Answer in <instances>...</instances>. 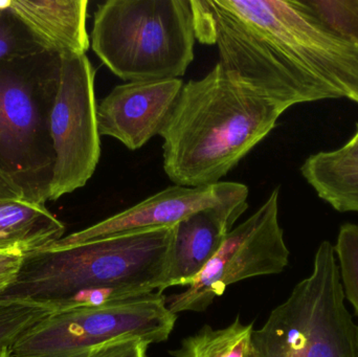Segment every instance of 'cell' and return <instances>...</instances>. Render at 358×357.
Segmentation results:
<instances>
[{
    "label": "cell",
    "instance_id": "1",
    "mask_svg": "<svg viewBox=\"0 0 358 357\" xmlns=\"http://www.w3.org/2000/svg\"><path fill=\"white\" fill-rule=\"evenodd\" d=\"M196 40L219 64L287 110L348 99L358 104V46L341 39L296 0H191Z\"/></svg>",
    "mask_w": 358,
    "mask_h": 357
},
{
    "label": "cell",
    "instance_id": "2",
    "mask_svg": "<svg viewBox=\"0 0 358 357\" xmlns=\"http://www.w3.org/2000/svg\"><path fill=\"white\" fill-rule=\"evenodd\" d=\"M284 112L217 63L208 75L183 85L159 134L165 173L174 184L191 188L222 182Z\"/></svg>",
    "mask_w": 358,
    "mask_h": 357
},
{
    "label": "cell",
    "instance_id": "3",
    "mask_svg": "<svg viewBox=\"0 0 358 357\" xmlns=\"http://www.w3.org/2000/svg\"><path fill=\"white\" fill-rule=\"evenodd\" d=\"M174 226L27 254L0 298L54 304L59 310L76 293L96 287L134 285L162 293L167 289Z\"/></svg>",
    "mask_w": 358,
    "mask_h": 357
},
{
    "label": "cell",
    "instance_id": "4",
    "mask_svg": "<svg viewBox=\"0 0 358 357\" xmlns=\"http://www.w3.org/2000/svg\"><path fill=\"white\" fill-rule=\"evenodd\" d=\"M191 0H108L94 15L90 44L126 82L180 79L194 60Z\"/></svg>",
    "mask_w": 358,
    "mask_h": 357
},
{
    "label": "cell",
    "instance_id": "5",
    "mask_svg": "<svg viewBox=\"0 0 358 357\" xmlns=\"http://www.w3.org/2000/svg\"><path fill=\"white\" fill-rule=\"evenodd\" d=\"M60 56L0 63V171L35 203L48 201L55 167L50 113Z\"/></svg>",
    "mask_w": 358,
    "mask_h": 357
},
{
    "label": "cell",
    "instance_id": "6",
    "mask_svg": "<svg viewBox=\"0 0 358 357\" xmlns=\"http://www.w3.org/2000/svg\"><path fill=\"white\" fill-rule=\"evenodd\" d=\"M345 300L334 247L324 241L310 276L254 329L252 357H358V325Z\"/></svg>",
    "mask_w": 358,
    "mask_h": 357
},
{
    "label": "cell",
    "instance_id": "7",
    "mask_svg": "<svg viewBox=\"0 0 358 357\" xmlns=\"http://www.w3.org/2000/svg\"><path fill=\"white\" fill-rule=\"evenodd\" d=\"M162 293L101 307L57 310L23 333L12 347L15 357H81L107 342L138 337L149 344L167 341L176 314Z\"/></svg>",
    "mask_w": 358,
    "mask_h": 357
},
{
    "label": "cell",
    "instance_id": "8",
    "mask_svg": "<svg viewBox=\"0 0 358 357\" xmlns=\"http://www.w3.org/2000/svg\"><path fill=\"white\" fill-rule=\"evenodd\" d=\"M279 196L280 188H275L252 216L227 234L187 289L166 299L170 312H204L229 285L285 270L289 249L279 222Z\"/></svg>",
    "mask_w": 358,
    "mask_h": 357
},
{
    "label": "cell",
    "instance_id": "9",
    "mask_svg": "<svg viewBox=\"0 0 358 357\" xmlns=\"http://www.w3.org/2000/svg\"><path fill=\"white\" fill-rule=\"evenodd\" d=\"M96 69L86 54L60 56L58 87L50 113L55 167L48 201L83 188L101 156L94 92Z\"/></svg>",
    "mask_w": 358,
    "mask_h": 357
},
{
    "label": "cell",
    "instance_id": "10",
    "mask_svg": "<svg viewBox=\"0 0 358 357\" xmlns=\"http://www.w3.org/2000/svg\"><path fill=\"white\" fill-rule=\"evenodd\" d=\"M248 194V187L241 182H220L196 188L174 184L125 211L63 237L50 247H71L130 233L171 228L196 212Z\"/></svg>",
    "mask_w": 358,
    "mask_h": 357
},
{
    "label": "cell",
    "instance_id": "11",
    "mask_svg": "<svg viewBox=\"0 0 358 357\" xmlns=\"http://www.w3.org/2000/svg\"><path fill=\"white\" fill-rule=\"evenodd\" d=\"M181 79L127 82L115 86L96 108L100 136L138 150L165 128L182 89Z\"/></svg>",
    "mask_w": 358,
    "mask_h": 357
},
{
    "label": "cell",
    "instance_id": "12",
    "mask_svg": "<svg viewBox=\"0 0 358 357\" xmlns=\"http://www.w3.org/2000/svg\"><path fill=\"white\" fill-rule=\"evenodd\" d=\"M248 197H240L192 214L174 226L166 289L189 286L199 276L248 209Z\"/></svg>",
    "mask_w": 358,
    "mask_h": 357
},
{
    "label": "cell",
    "instance_id": "13",
    "mask_svg": "<svg viewBox=\"0 0 358 357\" xmlns=\"http://www.w3.org/2000/svg\"><path fill=\"white\" fill-rule=\"evenodd\" d=\"M88 0H10L8 10L46 52L86 54Z\"/></svg>",
    "mask_w": 358,
    "mask_h": 357
},
{
    "label": "cell",
    "instance_id": "14",
    "mask_svg": "<svg viewBox=\"0 0 358 357\" xmlns=\"http://www.w3.org/2000/svg\"><path fill=\"white\" fill-rule=\"evenodd\" d=\"M65 226L44 203L0 199V254L27 255L63 238Z\"/></svg>",
    "mask_w": 358,
    "mask_h": 357
},
{
    "label": "cell",
    "instance_id": "15",
    "mask_svg": "<svg viewBox=\"0 0 358 357\" xmlns=\"http://www.w3.org/2000/svg\"><path fill=\"white\" fill-rule=\"evenodd\" d=\"M301 173L320 198L338 212H358V159L343 148L310 155Z\"/></svg>",
    "mask_w": 358,
    "mask_h": 357
},
{
    "label": "cell",
    "instance_id": "16",
    "mask_svg": "<svg viewBox=\"0 0 358 357\" xmlns=\"http://www.w3.org/2000/svg\"><path fill=\"white\" fill-rule=\"evenodd\" d=\"M254 325H243L239 316L229 326H204L181 342L174 357H252Z\"/></svg>",
    "mask_w": 358,
    "mask_h": 357
},
{
    "label": "cell",
    "instance_id": "17",
    "mask_svg": "<svg viewBox=\"0 0 358 357\" xmlns=\"http://www.w3.org/2000/svg\"><path fill=\"white\" fill-rule=\"evenodd\" d=\"M57 310L54 304L0 298V349L12 348L23 333Z\"/></svg>",
    "mask_w": 358,
    "mask_h": 357
},
{
    "label": "cell",
    "instance_id": "18",
    "mask_svg": "<svg viewBox=\"0 0 358 357\" xmlns=\"http://www.w3.org/2000/svg\"><path fill=\"white\" fill-rule=\"evenodd\" d=\"M303 8L326 29L358 46V0H307Z\"/></svg>",
    "mask_w": 358,
    "mask_h": 357
},
{
    "label": "cell",
    "instance_id": "19",
    "mask_svg": "<svg viewBox=\"0 0 358 357\" xmlns=\"http://www.w3.org/2000/svg\"><path fill=\"white\" fill-rule=\"evenodd\" d=\"M341 282L345 298L355 308L358 318V226L345 224L341 226L336 247Z\"/></svg>",
    "mask_w": 358,
    "mask_h": 357
},
{
    "label": "cell",
    "instance_id": "20",
    "mask_svg": "<svg viewBox=\"0 0 358 357\" xmlns=\"http://www.w3.org/2000/svg\"><path fill=\"white\" fill-rule=\"evenodd\" d=\"M41 52L44 50L8 8L0 10V63L29 58Z\"/></svg>",
    "mask_w": 358,
    "mask_h": 357
},
{
    "label": "cell",
    "instance_id": "21",
    "mask_svg": "<svg viewBox=\"0 0 358 357\" xmlns=\"http://www.w3.org/2000/svg\"><path fill=\"white\" fill-rule=\"evenodd\" d=\"M150 344L138 337L107 342L92 348L81 357H147Z\"/></svg>",
    "mask_w": 358,
    "mask_h": 357
},
{
    "label": "cell",
    "instance_id": "22",
    "mask_svg": "<svg viewBox=\"0 0 358 357\" xmlns=\"http://www.w3.org/2000/svg\"><path fill=\"white\" fill-rule=\"evenodd\" d=\"M23 254H0V296L14 282L22 264Z\"/></svg>",
    "mask_w": 358,
    "mask_h": 357
},
{
    "label": "cell",
    "instance_id": "23",
    "mask_svg": "<svg viewBox=\"0 0 358 357\" xmlns=\"http://www.w3.org/2000/svg\"><path fill=\"white\" fill-rule=\"evenodd\" d=\"M27 199L23 191L0 171V199Z\"/></svg>",
    "mask_w": 358,
    "mask_h": 357
},
{
    "label": "cell",
    "instance_id": "24",
    "mask_svg": "<svg viewBox=\"0 0 358 357\" xmlns=\"http://www.w3.org/2000/svg\"><path fill=\"white\" fill-rule=\"evenodd\" d=\"M343 150L345 152L348 153V154L352 155V156L357 157L358 159V127L357 132H355L353 138L345 145L344 147H342Z\"/></svg>",
    "mask_w": 358,
    "mask_h": 357
},
{
    "label": "cell",
    "instance_id": "25",
    "mask_svg": "<svg viewBox=\"0 0 358 357\" xmlns=\"http://www.w3.org/2000/svg\"><path fill=\"white\" fill-rule=\"evenodd\" d=\"M12 348H1L0 357H12Z\"/></svg>",
    "mask_w": 358,
    "mask_h": 357
}]
</instances>
